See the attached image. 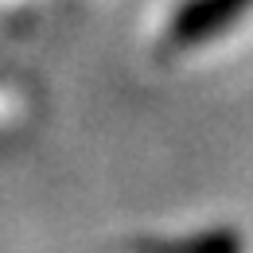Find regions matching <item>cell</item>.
Listing matches in <instances>:
<instances>
[{
	"label": "cell",
	"mask_w": 253,
	"mask_h": 253,
	"mask_svg": "<svg viewBox=\"0 0 253 253\" xmlns=\"http://www.w3.org/2000/svg\"><path fill=\"white\" fill-rule=\"evenodd\" d=\"M253 8V0H187L171 28H168V43L171 47H191V43H203L211 35H218L226 24L242 20Z\"/></svg>",
	"instance_id": "1"
}]
</instances>
